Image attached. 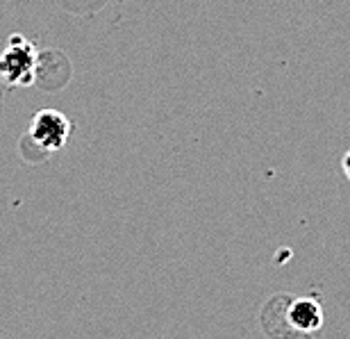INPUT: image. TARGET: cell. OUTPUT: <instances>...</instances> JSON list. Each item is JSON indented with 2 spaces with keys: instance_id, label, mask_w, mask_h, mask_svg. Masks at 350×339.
<instances>
[{
  "instance_id": "3",
  "label": "cell",
  "mask_w": 350,
  "mask_h": 339,
  "mask_svg": "<svg viewBox=\"0 0 350 339\" xmlns=\"http://www.w3.org/2000/svg\"><path fill=\"white\" fill-rule=\"evenodd\" d=\"M286 321L289 328L298 335H314L323 328V307L314 296L303 299H289L286 307Z\"/></svg>"
},
{
  "instance_id": "4",
  "label": "cell",
  "mask_w": 350,
  "mask_h": 339,
  "mask_svg": "<svg viewBox=\"0 0 350 339\" xmlns=\"http://www.w3.org/2000/svg\"><path fill=\"white\" fill-rule=\"evenodd\" d=\"M341 168H344V175H346L348 182H350V151L344 155V160H341Z\"/></svg>"
},
{
  "instance_id": "1",
  "label": "cell",
  "mask_w": 350,
  "mask_h": 339,
  "mask_svg": "<svg viewBox=\"0 0 350 339\" xmlns=\"http://www.w3.org/2000/svg\"><path fill=\"white\" fill-rule=\"evenodd\" d=\"M39 53L23 34H12L0 53V80L7 87H27L37 77Z\"/></svg>"
},
{
  "instance_id": "2",
  "label": "cell",
  "mask_w": 350,
  "mask_h": 339,
  "mask_svg": "<svg viewBox=\"0 0 350 339\" xmlns=\"http://www.w3.org/2000/svg\"><path fill=\"white\" fill-rule=\"evenodd\" d=\"M71 135V121L57 110H41L34 114L27 139L41 153H55L66 144Z\"/></svg>"
}]
</instances>
